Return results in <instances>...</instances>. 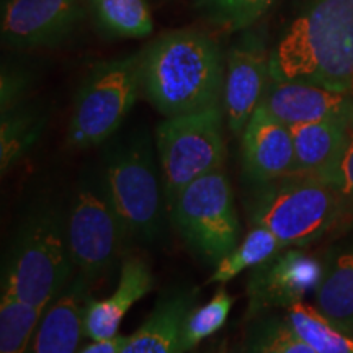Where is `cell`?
<instances>
[{
	"mask_svg": "<svg viewBox=\"0 0 353 353\" xmlns=\"http://www.w3.org/2000/svg\"><path fill=\"white\" fill-rule=\"evenodd\" d=\"M141 90L139 54L97 64L77 90L68 145L83 151L107 141L130 113Z\"/></svg>",
	"mask_w": 353,
	"mask_h": 353,
	"instance_id": "obj_5",
	"label": "cell"
},
{
	"mask_svg": "<svg viewBox=\"0 0 353 353\" xmlns=\"http://www.w3.org/2000/svg\"><path fill=\"white\" fill-rule=\"evenodd\" d=\"M317 311L330 324L353 334V254L341 255L317 288Z\"/></svg>",
	"mask_w": 353,
	"mask_h": 353,
	"instance_id": "obj_19",
	"label": "cell"
},
{
	"mask_svg": "<svg viewBox=\"0 0 353 353\" xmlns=\"http://www.w3.org/2000/svg\"><path fill=\"white\" fill-rule=\"evenodd\" d=\"M44 118L37 110L20 107L2 113L0 126V167L7 174L41 134Z\"/></svg>",
	"mask_w": 353,
	"mask_h": 353,
	"instance_id": "obj_21",
	"label": "cell"
},
{
	"mask_svg": "<svg viewBox=\"0 0 353 353\" xmlns=\"http://www.w3.org/2000/svg\"><path fill=\"white\" fill-rule=\"evenodd\" d=\"M87 280L70 283L46 307L26 353H77L83 335Z\"/></svg>",
	"mask_w": 353,
	"mask_h": 353,
	"instance_id": "obj_17",
	"label": "cell"
},
{
	"mask_svg": "<svg viewBox=\"0 0 353 353\" xmlns=\"http://www.w3.org/2000/svg\"><path fill=\"white\" fill-rule=\"evenodd\" d=\"M294 144V175L334 183L352 126L317 121L288 126Z\"/></svg>",
	"mask_w": 353,
	"mask_h": 353,
	"instance_id": "obj_16",
	"label": "cell"
},
{
	"mask_svg": "<svg viewBox=\"0 0 353 353\" xmlns=\"http://www.w3.org/2000/svg\"><path fill=\"white\" fill-rule=\"evenodd\" d=\"M152 273L145 260L128 255L123 260L120 281L107 299H87L83 312V335L90 341H110L117 337L123 317L152 288Z\"/></svg>",
	"mask_w": 353,
	"mask_h": 353,
	"instance_id": "obj_15",
	"label": "cell"
},
{
	"mask_svg": "<svg viewBox=\"0 0 353 353\" xmlns=\"http://www.w3.org/2000/svg\"><path fill=\"white\" fill-rule=\"evenodd\" d=\"M234 298L226 290L221 288L208 303L193 306L188 311L182 327V350L183 353L195 348L198 343L211 337L226 324L231 312Z\"/></svg>",
	"mask_w": 353,
	"mask_h": 353,
	"instance_id": "obj_25",
	"label": "cell"
},
{
	"mask_svg": "<svg viewBox=\"0 0 353 353\" xmlns=\"http://www.w3.org/2000/svg\"><path fill=\"white\" fill-rule=\"evenodd\" d=\"M273 0H198L203 15L226 32H239L252 26Z\"/></svg>",
	"mask_w": 353,
	"mask_h": 353,
	"instance_id": "obj_26",
	"label": "cell"
},
{
	"mask_svg": "<svg viewBox=\"0 0 353 353\" xmlns=\"http://www.w3.org/2000/svg\"><path fill=\"white\" fill-rule=\"evenodd\" d=\"M270 79V56L262 38L245 33L231 48L224 76V112L228 125L236 136L244 132L247 123L262 101Z\"/></svg>",
	"mask_w": 353,
	"mask_h": 353,
	"instance_id": "obj_12",
	"label": "cell"
},
{
	"mask_svg": "<svg viewBox=\"0 0 353 353\" xmlns=\"http://www.w3.org/2000/svg\"><path fill=\"white\" fill-rule=\"evenodd\" d=\"M72 267L63 218L51 208L34 211L8 250L2 294L46 311L64 290Z\"/></svg>",
	"mask_w": 353,
	"mask_h": 353,
	"instance_id": "obj_3",
	"label": "cell"
},
{
	"mask_svg": "<svg viewBox=\"0 0 353 353\" xmlns=\"http://www.w3.org/2000/svg\"><path fill=\"white\" fill-rule=\"evenodd\" d=\"M259 107L286 126L337 121L353 126V94L298 81L268 79Z\"/></svg>",
	"mask_w": 353,
	"mask_h": 353,
	"instance_id": "obj_13",
	"label": "cell"
},
{
	"mask_svg": "<svg viewBox=\"0 0 353 353\" xmlns=\"http://www.w3.org/2000/svg\"><path fill=\"white\" fill-rule=\"evenodd\" d=\"M285 245L268 229L254 226L241 245L219 260L208 283H228L247 268H255L280 254Z\"/></svg>",
	"mask_w": 353,
	"mask_h": 353,
	"instance_id": "obj_22",
	"label": "cell"
},
{
	"mask_svg": "<svg viewBox=\"0 0 353 353\" xmlns=\"http://www.w3.org/2000/svg\"><path fill=\"white\" fill-rule=\"evenodd\" d=\"M83 17L82 0H6L2 37L19 50L50 48L63 43Z\"/></svg>",
	"mask_w": 353,
	"mask_h": 353,
	"instance_id": "obj_10",
	"label": "cell"
},
{
	"mask_svg": "<svg viewBox=\"0 0 353 353\" xmlns=\"http://www.w3.org/2000/svg\"><path fill=\"white\" fill-rule=\"evenodd\" d=\"M322 280L324 270L319 260L299 250L278 254L252 268L247 283L249 316L268 307L301 303L307 293L319 288Z\"/></svg>",
	"mask_w": 353,
	"mask_h": 353,
	"instance_id": "obj_11",
	"label": "cell"
},
{
	"mask_svg": "<svg viewBox=\"0 0 353 353\" xmlns=\"http://www.w3.org/2000/svg\"><path fill=\"white\" fill-rule=\"evenodd\" d=\"M156 144L165 203L170 208L185 187L223 169L226 161L223 113L214 107L167 118L157 126Z\"/></svg>",
	"mask_w": 353,
	"mask_h": 353,
	"instance_id": "obj_6",
	"label": "cell"
},
{
	"mask_svg": "<svg viewBox=\"0 0 353 353\" xmlns=\"http://www.w3.org/2000/svg\"><path fill=\"white\" fill-rule=\"evenodd\" d=\"M103 193L126 237L151 242L161 234L164 187L148 143H134L110 154Z\"/></svg>",
	"mask_w": 353,
	"mask_h": 353,
	"instance_id": "obj_7",
	"label": "cell"
},
{
	"mask_svg": "<svg viewBox=\"0 0 353 353\" xmlns=\"http://www.w3.org/2000/svg\"><path fill=\"white\" fill-rule=\"evenodd\" d=\"M176 231L201 260L218 263L239 241V218L223 169L185 187L169 208Z\"/></svg>",
	"mask_w": 353,
	"mask_h": 353,
	"instance_id": "obj_8",
	"label": "cell"
},
{
	"mask_svg": "<svg viewBox=\"0 0 353 353\" xmlns=\"http://www.w3.org/2000/svg\"><path fill=\"white\" fill-rule=\"evenodd\" d=\"M139 76L141 92L164 117L203 112L223 97V54L210 34L175 30L139 52Z\"/></svg>",
	"mask_w": 353,
	"mask_h": 353,
	"instance_id": "obj_1",
	"label": "cell"
},
{
	"mask_svg": "<svg viewBox=\"0 0 353 353\" xmlns=\"http://www.w3.org/2000/svg\"><path fill=\"white\" fill-rule=\"evenodd\" d=\"M195 288H179L164 294L148 321L134 334L128 335L121 353H183V321L195 306Z\"/></svg>",
	"mask_w": 353,
	"mask_h": 353,
	"instance_id": "obj_18",
	"label": "cell"
},
{
	"mask_svg": "<svg viewBox=\"0 0 353 353\" xmlns=\"http://www.w3.org/2000/svg\"><path fill=\"white\" fill-rule=\"evenodd\" d=\"M286 321L319 353H353V334L335 327L316 307L291 304Z\"/></svg>",
	"mask_w": 353,
	"mask_h": 353,
	"instance_id": "obj_23",
	"label": "cell"
},
{
	"mask_svg": "<svg viewBox=\"0 0 353 353\" xmlns=\"http://www.w3.org/2000/svg\"><path fill=\"white\" fill-rule=\"evenodd\" d=\"M263 325L281 353H319L291 327L288 321L270 319L263 322Z\"/></svg>",
	"mask_w": 353,
	"mask_h": 353,
	"instance_id": "obj_27",
	"label": "cell"
},
{
	"mask_svg": "<svg viewBox=\"0 0 353 353\" xmlns=\"http://www.w3.org/2000/svg\"><path fill=\"white\" fill-rule=\"evenodd\" d=\"M30 79L23 70L3 68L2 70V83H0V105H2V113L10 112V110L20 107L21 100L26 94Z\"/></svg>",
	"mask_w": 353,
	"mask_h": 353,
	"instance_id": "obj_28",
	"label": "cell"
},
{
	"mask_svg": "<svg viewBox=\"0 0 353 353\" xmlns=\"http://www.w3.org/2000/svg\"><path fill=\"white\" fill-rule=\"evenodd\" d=\"M101 32L117 38H141L152 32L154 21L145 0H88Z\"/></svg>",
	"mask_w": 353,
	"mask_h": 353,
	"instance_id": "obj_20",
	"label": "cell"
},
{
	"mask_svg": "<svg viewBox=\"0 0 353 353\" xmlns=\"http://www.w3.org/2000/svg\"><path fill=\"white\" fill-rule=\"evenodd\" d=\"M270 74L353 94V0H316L278 41Z\"/></svg>",
	"mask_w": 353,
	"mask_h": 353,
	"instance_id": "obj_2",
	"label": "cell"
},
{
	"mask_svg": "<svg viewBox=\"0 0 353 353\" xmlns=\"http://www.w3.org/2000/svg\"><path fill=\"white\" fill-rule=\"evenodd\" d=\"M41 309L2 294L0 299V353H26L39 321Z\"/></svg>",
	"mask_w": 353,
	"mask_h": 353,
	"instance_id": "obj_24",
	"label": "cell"
},
{
	"mask_svg": "<svg viewBox=\"0 0 353 353\" xmlns=\"http://www.w3.org/2000/svg\"><path fill=\"white\" fill-rule=\"evenodd\" d=\"M245 353H281L280 348L275 345L273 339L268 334V330L265 329L262 324L260 327L254 330L252 337H250L249 343H247Z\"/></svg>",
	"mask_w": 353,
	"mask_h": 353,
	"instance_id": "obj_30",
	"label": "cell"
},
{
	"mask_svg": "<svg viewBox=\"0 0 353 353\" xmlns=\"http://www.w3.org/2000/svg\"><path fill=\"white\" fill-rule=\"evenodd\" d=\"M255 187L247 205L250 221L268 229L285 247L319 239L343 211L345 195L325 180L293 175Z\"/></svg>",
	"mask_w": 353,
	"mask_h": 353,
	"instance_id": "obj_4",
	"label": "cell"
},
{
	"mask_svg": "<svg viewBox=\"0 0 353 353\" xmlns=\"http://www.w3.org/2000/svg\"><path fill=\"white\" fill-rule=\"evenodd\" d=\"M126 342L128 337L125 335H117L110 341H92V343L82 347L77 353H121Z\"/></svg>",
	"mask_w": 353,
	"mask_h": 353,
	"instance_id": "obj_31",
	"label": "cell"
},
{
	"mask_svg": "<svg viewBox=\"0 0 353 353\" xmlns=\"http://www.w3.org/2000/svg\"><path fill=\"white\" fill-rule=\"evenodd\" d=\"M294 144L290 128L257 107L242 132V164L255 185L294 175Z\"/></svg>",
	"mask_w": 353,
	"mask_h": 353,
	"instance_id": "obj_14",
	"label": "cell"
},
{
	"mask_svg": "<svg viewBox=\"0 0 353 353\" xmlns=\"http://www.w3.org/2000/svg\"><path fill=\"white\" fill-rule=\"evenodd\" d=\"M68 244L74 267L82 278L94 280L114 262L126 234L107 196L79 188L70 206Z\"/></svg>",
	"mask_w": 353,
	"mask_h": 353,
	"instance_id": "obj_9",
	"label": "cell"
},
{
	"mask_svg": "<svg viewBox=\"0 0 353 353\" xmlns=\"http://www.w3.org/2000/svg\"><path fill=\"white\" fill-rule=\"evenodd\" d=\"M334 185L345 195V198H353V126L348 132V141L345 152L339 165Z\"/></svg>",
	"mask_w": 353,
	"mask_h": 353,
	"instance_id": "obj_29",
	"label": "cell"
}]
</instances>
